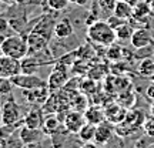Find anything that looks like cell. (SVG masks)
I'll list each match as a JSON object with an SVG mask.
<instances>
[{"mask_svg":"<svg viewBox=\"0 0 154 148\" xmlns=\"http://www.w3.org/2000/svg\"><path fill=\"white\" fill-rule=\"evenodd\" d=\"M10 27V22L6 19V17L0 16V34H5Z\"/></svg>","mask_w":154,"mask_h":148,"instance_id":"cell-30","label":"cell"},{"mask_svg":"<svg viewBox=\"0 0 154 148\" xmlns=\"http://www.w3.org/2000/svg\"><path fill=\"white\" fill-rule=\"evenodd\" d=\"M54 19H51L50 16H43L40 19V23H37L36 26H34L33 32H37V33H42L43 36L46 37L51 38V34H54Z\"/></svg>","mask_w":154,"mask_h":148,"instance_id":"cell-13","label":"cell"},{"mask_svg":"<svg viewBox=\"0 0 154 148\" xmlns=\"http://www.w3.org/2000/svg\"><path fill=\"white\" fill-rule=\"evenodd\" d=\"M86 34H87L90 43L103 46V47H109L117 40L116 30L106 20H96V22L90 23Z\"/></svg>","mask_w":154,"mask_h":148,"instance_id":"cell-1","label":"cell"},{"mask_svg":"<svg viewBox=\"0 0 154 148\" xmlns=\"http://www.w3.org/2000/svg\"><path fill=\"white\" fill-rule=\"evenodd\" d=\"M90 2V0H70V3H74V5H79V6H86Z\"/></svg>","mask_w":154,"mask_h":148,"instance_id":"cell-32","label":"cell"},{"mask_svg":"<svg viewBox=\"0 0 154 148\" xmlns=\"http://www.w3.org/2000/svg\"><path fill=\"white\" fill-rule=\"evenodd\" d=\"M3 78H5V77H2V76H0V81H2V80H3Z\"/></svg>","mask_w":154,"mask_h":148,"instance_id":"cell-37","label":"cell"},{"mask_svg":"<svg viewBox=\"0 0 154 148\" xmlns=\"http://www.w3.org/2000/svg\"><path fill=\"white\" fill-rule=\"evenodd\" d=\"M96 128H97L96 124L86 122V124L80 128V131L77 132V134H79V138H80V141H82L83 144H88L90 141H94V137H96Z\"/></svg>","mask_w":154,"mask_h":148,"instance_id":"cell-19","label":"cell"},{"mask_svg":"<svg viewBox=\"0 0 154 148\" xmlns=\"http://www.w3.org/2000/svg\"><path fill=\"white\" fill-rule=\"evenodd\" d=\"M20 61H22V73H27V74H34L42 66L47 64L43 61H37L36 57H30V54H27Z\"/></svg>","mask_w":154,"mask_h":148,"instance_id":"cell-18","label":"cell"},{"mask_svg":"<svg viewBox=\"0 0 154 148\" xmlns=\"http://www.w3.org/2000/svg\"><path fill=\"white\" fill-rule=\"evenodd\" d=\"M138 71H140L141 76H146V77L154 76V59L153 57H146V59L140 63Z\"/></svg>","mask_w":154,"mask_h":148,"instance_id":"cell-22","label":"cell"},{"mask_svg":"<svg viewBox=\"0 0 154 148\" xmlns=\"http://www.w3.org/2000/svg\"><path fill=\"white\" fill-rule=\"evenodd\" d=\"M116 3H117V0H97V5H99L100 10L103 11L104 14H107V16H110V14L114 13Z\"/></svg>","mask_w":154,"mask_h":148,"instance_id":"cell-24","label":"cell"},{"mask_svg":"<svg viewBox=\"0 0 154 148\" xmlns=\"http://www.w3.org/2000/svg\"><path fill=\"white\" fill-rule=\"evenodd\" d=\"M121 47L120 46H117V44H110L109 47H107V53H106V56H107V59L109 60H119V59H121Z\"/></svg>","mask_w":154,"mask_h":148,"instance_id":"cell-26","label":"cell"},{"mask_svg":"<svg viewBox=\"0 0 154 148\" xmlns=\"http://www.w3.org/2000/svg\"><path fill=\"white\" fill-rule=\"evenodd\" d=\"M11 86H13V83L10 78H3L0 81V94H9L11 90Z\"/></svg>","mask_w":154,"mask_h":148,"instance_id":"cell-29","label":"cell"},{"mask_svg":"<svg viewBox=\"0 0 154 148\" xmlns=\"http://www.w3.org/2000/svg\"><path fill=\"white\" fill-rule=\"evenodd\" d=\"M151 114H154V103H153V105H151Z\"/></svg>","mask_w":154,"mask_h":148,"instance_id":"cell-33","label":"cell"},{"mask_svg":"<svg viewBox=\"0 0 154 148\" xmlns=\"http://www.w3.org/2000/svg\"><path fill=\"white\" fill-rule=\"evenodd\" d=\"M127 2H130V3H133V5H134V3H136V2H134V0H127Z\"/></svg>","mask_w":154,"mask_h":148,"instance_id":"cell-35","label":"cell"},{"mask_svg":"<svg viewBox=\"0 0 154 148\" xmlns=\"http://www.w3.org/2000/svg\"><path fill=\"white\" fill-rule=\"evenodd\" d=\"M130 43L134 49H147V47H151L154 44V40H153V36L150 33V30L144 27H140V29H136L134 33H133L131 38H130Z\"/></svg>","mask_w":154,"mask_h":148,"instance_id":"cell-8","label":"cell"},{"mask_svg":"<svg viewBox=\"0 0 154 148\" xmlns=\"http://www.w3.org/2000/svg\"><path fill=\"white\" fill-rule=\"evenodd\" d=\"M150 9L149 3H144V2H138V3H134V13H133V19L136 20H146L149 17Z\"/></svg>","mask_w":154,"mask_h":148,"instance_id":"cell-20","label":"cell"},{"mask_svg":"<svg viewBox=\"0 0 154 148\" xmlns=\"http://www.w3.org/2000/svg\"><path fill=\"white\" fill-rule=\"evenodd\" d=\"M59 127H60V121L57 120L56 117H53V115L47 117V118L43 121V131L46 132V134H49V135L56 134L57 130H59Z\"/></svg>","mask_w":154,"mask_h":148,"instance_id":"cell-21","label":"cell"},{"mask_svg":"<svg viewBox=\"0 0 154 148\" xmlns=\"http://www.w3.org/2000/svg\"><path fill=\"white\" fill-rule=\"evenodd\" d=\"M13 86L16 87L22 88V90H36V88H40V87H46L47 83L42 80L36 74H27V73H19L16 76H13L10 78Z\"/></svg>","mask_w":154,"mask_h":148,"instance_id":"cell-4","label":"cell"},{"mask_svg":"<svg viewBox=\"0 0 154 148\" xmlns=\"http://www.w3.org/2000/svg\"><path fill=\"white\" fill-rule=\"evenodd\" d=\"M69 83V76H67V67L57 64L56 68L50 73L49 80H47V87L50 88V91H56L60 90Z\"/></svg>","mask_w":154,"mask_h":148,"instance_id":"cell-6","label":"cell"},{"mask_svg":"<svg viewBox=\"0 0 154 148\" xmlns=\"http://www.w3.org/2000/svg\"><path fill=\"white\" fill-rule=\"evenodd\" d=\"M134 13V5L127 0H117L114 7V14L124 20H131Z\"/></svg>","mask_w":154,"mask_h":148,"instance_id":"cell-15","label":"cell"},{"mask_svg":"<svg viewBox=\"0 0 154 148\" xmlns=\"http://www.w3.org/2000/svg\"><path fill=\"white\" fill-rule=\"evenodd\" d=\"M0 53L13 59L22 60L29 54V43L27 37H23L20 34L7 36L0 43Z\"/></svg>","mask_w":154,"mask_h":148,"instance_id":"cell-2","label":"cell"},{"mask_svg":"<svg viewBox=\"0 0 154 148\" xmlns=\"http://www.w3.org/2000/svg\"><path fill=\"white\" fill-rule=\"evenodd\" d=\"M0 2H3V3H9L10 0H0Z\"/></svg>","mask_w":154,"mask_h":148,"instance_id":"cell-34","label":"cell"},{"mask_svg":"<svg viewBox=\"0 0 154 148\" xmlns=\"http://www.w3.org/2000/svg\"><path fill=\"white\" fill-rule=\"evenodd\" d=\"M134 33V29L128 24V22H126L124 24H121L120 27L116 29V36H117V40H123V41H126V40H130Z\"/></svg>","mask_w":154,"mask_h":148,"instance_id":"cell-23","label":"cell"},{"mask_svg":"<svg viewBox=\"0 0 154 148\" xmlns=\"http://www.w3.org/2000/svg\"><path fill=\"white\" fill-rule=\"evenodd\" d=\"M74 33V27H73L72 22L69 19H63L60 22L56 23L54 26V36L57 38H66L70 37Z\"/></svg>","mask_w":154,"mask_h":148,"instance_id":"cell-17","label":"cell"},{"mask_svg":"<svg viewBox=\"0 0 154 148\" xmlns=\"http://www.w3.org/2000/svg\"><path fill=\"white\" fill-rule=\"evenodd\" d=\"M104 111H106V120L113 122L114 125L119 124V122H121L127 115V111L119 104H113L111 107H109V108Z\"/></svg>","mask_w":154,"mask_h":148,"instance_id":"cell-16","label":"cell"},{"mask_svg":"<svg viewBox=\"0 0 154 148\" xmlns=\"http://www.w3.org/2000/svg\"><path fill=\"white\" fill-rule=\"evenodd\" d=\"M84 117H86L87 122L99 125L100 122H103L106 120V111L99 105H90L84 110Z\"/></svg>","mask_w":154,"mask_h":148,"instance_id":"cell-14","label":"cell"},{"mask_svg":"<svg viewBox=\"0 0 154 148\" xmlns=\"http://www.w3.org/2000/svg\"><path fill=\"white\" fill-rule=\"evenodd\" d=\"M46 3L49 6L50 10L53 11H61L64 10L69 3H70V0H46Z\"/></svg>","mask_w":154,"mask_h":148,"instance_id":"cell-25","label":"cell"},{"mask_svg":"<svg viewBox=\"0 0 154 148\" xmlns=\"http://www.w3.org/2000/svg\"><path fill=\"white\" fill-rule=\"evenodd\" d=\"M22 120V113H20V107L17 105L13 97L5 101L2 105V113H0V121L5 127H11L16 122Z\"/></svg>","mask_w":154,"mask_h":148,"instance_id":"cell-3","label":"cell"},{"mask_svg":"<svg viewBox=\"0 0 154 148\" xmlns=\"http://www.w3.org/2000/svg\"><path fill=\"white\" fill-rule=\"evenodd\" d=\"M49 38L43 36L42 33H37V32H30L27 36V43H29V54H37L40 51L47 49L49 46Z\"/></svg>","mask_w":154,"mask_h":148,"instance_id":"cell-10","label":"cell"},{"mask_svg":"<svg viewBox=\"0 0 154 148\" xmlns=\"http://www.w3.org/2000/svg\"><path fill=\"white\" fill-rule=\"evenodd\" d=\"M43 108H33L23 117V124L30 128H42L43 127Z\"/></svg>","mask_w":154,"mask_h":148,"instance_id":"cell-12","label":"cell"},{"mask_svg":"<svg viewBox=\"0 0 154 148\" xmlns=\"http://www.w3.org/2000/svg\"><path fill=\"white\" fill-rule=\"evenodd\" d=\"M116 134V127L113 122L104 120L103 122H100L97 128H96V137H94V143L99 145H106L110 141L113 135Z\"/></svg>","mask_w":154,"mask_h":148,"instance_id":"cell-9","label":"cell"},{"mask_svg":"<svg viewBox=\"0 0 154 148\" xmlns=\"http://www.w3.org/2000/svg\"><path fill=\"white\" fill-rule=\"evenodd\" d=\"M44 134L46 132L42 131L40 128H30V127L24 125L22 127V130L19 132V138H20L22 144H24V145H33V144L38 143L43 138Z\"/></svg>","mask_w":154,"mask_h":148,"instance_id":"cell-11","label":"cell"},{"mask_svg":"<svg viewBox=\"0 0 154 148\" xmlns=\"http://www.w3.org/2000/svg\"><path fill=\"white\" fill-rule=\"evenodd\" d=\"M150 78H151V81H154V76H151Z\"/></svg>","mask_w":154,"mask_h":148,"instance_id":"cell-36","label":"cell"},{"mask_svg":"<svg viewBox=\"0 0 154 148\" xmlns=\"http://www.w3.org/2000/svg\"><path fill=\"white\" fill-rule=\"evenodd\" d=\"M143 130L149 137H154V114L150 117H146L143 122Z\"/></svg>","mask_w":154,"mask_h":148,"instance_id":"cell-27","label":"cell"},{"mask_svg":"<svg viewBox=\"0 0 154 148\" xmlns=\"http://www.w3.org/2000/svg\"><path fill=\"white\" fill-rule=\"evenodd\" d=\"M106 22L109 23L111 27L116 30L117 27H120L121 24H124V23L128 22V20H124V19H121V17H119V16H116L114 13H113V14H110V16L107 17V20H106Z\"/></svg>","mask_w":154,"mask_h":148,"instance_id":"cell-28","label":"cell"},{"mask_svg":"<svg viewBox=\"0 0 154 148\" xmlns=\"http://www.w3.org/2000/svg\"><path fill=\"white\" fill-rule=\"evenodd\" d=\"M86 117H84V113L83 111H69L64 115V120H63V124L66 127V130L72 134H77L80 131L84 124H86Z\"/></svg>","mask_w":154,"mask_h":148,"instance_id":"cell-7","label":"cell"},{"mask_svg":"<svg viewBox=\"0 0 154 148\" xmlns=\"http://www.w3.org/2000/svg\"><path fill=\"white\" fill-rule=\"evenodd\" d=\"M146 95H147L150 100L154 101V81L151 83L150 86H147V88H146Z\"/></svg>","mask_w":154,"mask_h":148,"instance_id":"cell-31","label":"cell"},{"mask_svg":"<svg viewBox=\"0 0 154 148\" xmlns=\"http://www.w3.org/2000/svg\"><path fill=\"white\" fill-rule=\"evenodd\" d=\"M19 73H22V61L19 59L0 54V76L5 78H11Z\"/></svg>","mask_w":154,"mask_h":148,"instance_id":"cell-5","label":"cell"}]
</instances>
